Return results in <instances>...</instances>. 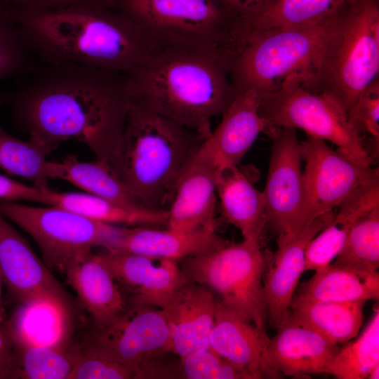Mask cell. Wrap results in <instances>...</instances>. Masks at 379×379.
Segmentation results:
<instances>
[{
	"label": "cell",
	"mask_w": 379,
	"mask_h": 379,
	"mask_svg": "<svg viewBox=\"0 0 379 379\" xmlns=\"http://www.w3.org/2000/svg\"><path fill=\"white\" fill-rule=\"evenodd\" d=\"M216 193L227 222L237 227L244 239L260 240L267 225L263 192L253 185L237 166H230L218 170Z\"/></svg>",
	"instance_id": "24"
},
{
	"label": "cell",
	"mask_w": 379,
	"mask_h": 379,
	"mask_svg": "<svg viewBox=\"0 0 379 379\" xmlns=\"http://www.w3.org/2000/svg\"><path fill=\"white\" fill-rule=\"evenodd\" d=\"M260 97L253 90L237 95L215 129L205 139L196 154L218 170L237 166L258 135L267 131L259 112Z\"/></svg>",
	"instance_id": "17"
},
{
	"label": "cell",
	"mask_w": 379,
	"mask_h": 379,
	"mask_svg": "<svg viewBox=\"0 0 379 379\" xmlns=\"http://www.w3.org/2000/svg\"><path fill=\"white\" fill-rule=\"evenodd\" d=\"M225 241L215 230L206 229L181 231L167 227L166 230L126 227L116 249L177 261L207 253Z\"/></svg>",
	"instance_id": "23"
},
{
	"label": "cell",
	"mask_w": 379,
	"mask_h": 379,
	"mask_svg": "<svg viewBox=\"0 0 379 379\" xmlns=\"http://www.w3.org/2000/svg\"><path fill=\"white\" fill-rule=\"evenodd\" d=\"M31 55L19 29L0 7V79L31 68Z\"/></svg>",
	"instance_id": "36"
},
{
	"label": "cell",
	"mask_w": 379,
	"mask_h": 379,
	"mask_svg": "<svg viewBox=\"0 0 379 379\" xmlns=\"http://www.w3.org/2000/svg\"><path fill=\"white\" fill-rule=\"evenodd\" d=\"M335 210L306 225L294 237L277 244V250L263 276V286L270 326L277 328L289 313V305L305 272V253L310 240L333 219Z\"/></svg>",
	"instance_id": "18"
},
{
	"label": "cell",
	"mask_w": 379,
	"mask_h": 379,
	"mask_svg": "<svg viewBox=\"0 0 379 379\" xmlns=\"http://www.w3.org/2000/svg\"><path fill=\"white\" fill-rule=\"evenodd\" d=\"M64 274L93 317L95 328L113 324L128 309L120 287L98 253H90Z\"/></svg>",
	"instance_id": "22"
},
{
	"label": "cell",
	"mask_w": 379,
	"mask_h": 379,
	"mask_svg": "<svg viewBox=\"0 0 379 379\" xmlns=\"http://www.w3.org/2000/svg\"><path fill=\"white\" fill-rule=\"evenodd\" d=\"M41 62L16 98L29 137L51 152L77 140L112 168L129 106L128 73Z\"/></svg>",
	"instance_id": "1"
},
{
	"label": "cell",
	"mask_w": 379,
	"mask_h": 379,
	"mask_svg": "<svg viewBox=\"0 0 379 379\" xmlns=\"http://www.w3.org/2000/svg\"><path fill=\"white\" fill-rule=\"evenodd\" d=\"M367 378L378 379L379 378V364L375 365L371 370Z\"/></svg>",
	"instance_id": "44"
},
{
	"label": "cell",
	"mask_w": 379,
	"mask_h": 379,
	"mask_svg": "<svg viewBox=\"0 0 379 379\" xmlns=\"http://www.w3.org/2000/svg\"><path fill=\"white\" fill-rule=\"evenodd\" d=\"M4 11L19 29L32 55L45 62L128 73L167 47L115 6Z\"/></svg>",
	"instance_id": "2"
},
{
	"label": "cell",
	"mask_w": 379,
	"mask_h": 379,
	"mask_svg": "<svg viewBox=\"0 0 379 379\" xmlns=\"http://www.w3.org/2000/svg\"><path fill=\"white\" fill-rule=\"evenodd\" d=\"M354 222L334 216L308 243L305 253V271H317L330 265L342 250Z\"/></svg>",
	"instance_id": "34"
},
{
	"label": "cell",
	"mask_w": 379,
	"mask_h": 379,
	"mask_svg": "<svg viewBox=\"0 0 379 379\" xmlns=\"http://www.w3.org/2000/svg\"><path fill=\"white\" fill-rule=\"evenodd\" d=\"M114 6L168 47L210 51L229 61L238 51L241 25L225 0H114Z\"/></svg>",
	"instance_id": "6"
},
{
	"label": "cell",
	"mask_w": 379,
	"mask_h": 379,
	"mask_svg": "<svg viewBox=\"0 0 379 379\" xmlns=\"http://www.w3.org/2000/svg\"><path fill=\"white\" fill-rule=\"evenodd\" d=\"M270 340L265 329L217 301L209 346L248 379L282 378L268 361Z\"/></svg>",
	"instance_id": "15"
},
{
	"label": "cell",
	"mask_w": 379,
	"mask_h": 379,
	"mask_svg": "<svg viewBox=\"0 0 379 379\" xmlns=\"http://www.w3.org/2000/svg\"><path fill=\"white\" fill-rule=\"evenodd\" d=\"M298 286L296 295L310 300L366 302L378 300L379 274L331 264Z\"/></svg>",
	"instance_id": "28"
},
{
	"label": "cell",
	"mask_w": 379,
	"mask_h": 379,
	"mask_svg": "<svg viewBox=\"0 0 379 379\" xmlns=\"http://www.w3.org/2000/svg\"><path fill=\"white\" fill-rule=\"evenodd\" d=\"M340 347L328 374L339 379L367 378L379 364V310L374 314L359 337Z\"/></svg>",
	"instance_id": "33"
},
{
	"label": "cell",
	"mask_w": 379,
	"mask_h": 379,
	"mask_svg": "<svg viewBox=\"0 0 379 379\" xmlns=\"http://www.w3.org/2000/svg\"><path fill=\"white\" fill-rule=\"evenodd\" d=\"M379 73V1L350 0L324 20L303 87L332 98L347 113Z\"/></svg>",
	"instance_id": "5"
},
{
	"label": "cell",
	"mask_w": 379,
	"mask_h": 379,
	"mask_svg": "<svg viewBox=\"0 0 379 379\" xmlns=\"http://www.w3.org/2000/svg\"><path fill=\"white\" fill-rule=\"evenodd\" d=\"M130 100L198 133L237 96L229 60L218 53L168 47L128 72Z\"/></svg>",
	"instance_id": "3"
},
{
	"label": "cell",
	"mask_w": 379,
	"mask_h": 379,
	"mask_svg": "<svg viewBox=\"0 0 379 379\" xmlns=\"http://www.w3.org/2000/svg\"><path fill=\"white\" fill-rule=\"evenodd\" d=\"M218 171L194 153L178 181L167 209V227L181 231L215 230Z\"/></svg>",
	"instance_id": "21"
},
{
	"label": "cell",
	"mask_w": 379,
	"mask_h": 379,
	"mask_svg": "<svg viewBox=\"0 0 379 379\" xmlns=\"http://www.w3.org/2000/svg\"><path fill=\"white\" fill-rule=\"evenodd\" d=\"M119 286L131 291L132 305L154 306L187 279L177 261L157 259L123 250L102 248L98 253Z\"/></svg>",
	"instance_id": "19"
},
{
	"label": "cell",
	"mask_w": 379,
	"mask_h": 379,
	"mask_svg": "<svg viewBox=\"0 0 379 379\" xmlns=\"http://www.w3.org/2000/svg\"><path fill=\"white\" fill-rule=\"evenodd\" d=\"M46 205L64 208L112 225L167 227V210L131 208L88 193L60 192L48 187Z\"/></svg>",
	"instance_id": "27"
},
{
	"label": "cell",
	"mask_w": 379,
	"mask_h": 379,
	"mask_svg": "<svg viewBox=\"0 0 379 379\" xmlns=\"http://www.w3.org/2000/svg\"><path fill=\"white\" fill-rule=\"evenodd\" d=\"M46 173L49 179L66 180L86 193L131 208H148L107 164L98 160L81 161L76 156L69 154L60 161H48Z\"/></svg>",
	"instance_id": "26"
},
{
	"label": "cell",
	"mask_w": 379,
	"mask_h": 379,
	"mask_svg": "<svg viewBox=\"0 0 379 379\" xmlns=\"http://www.w3.org/2000/svg\"><path fill=\"white\" fill-rule=\"evenodd\" d=\"M271 137L273 142L262 192L266 202L267 224L277 232L278 244L300 232L303 201L302 155L295 128L275 129Z\"/></svg>",
	"instance_id": "13"
},
{
	"label": "cell",
	"mask_w": 379,
	"mask_h": 379,
	"mask_svg": "<svg viewBox=\"0 0 379 379\" xmlns=\"http://www.w3.org/2000/svg\"><path fill=\"white\" fill-rule=\"evenodd\" d=\"M2 277L0 272V321H3L5 320L6 317V311L5 307L4 305L3 298H2V291H1V286H2Z\"/></svg>",
	"instance_id": "43"
},
{
	"label": "cell",
	"mask_w": 379,
	"mask_h": 379,
	"mask_svg": "<svg viewBox=\"0 0 379 379\" xmlns=\"http://www.w3.org/2000/svg\"><path fill=\"white\" fill-rule=\"evenodd\" d=\"M28 185L0 174V200L30 201L46 204V190Z\"/></svg>",
	"instance_id": "41"
},
{
	"label": "cell",
	"mask_w": 379,
	"mask_h": 379,
	"mask_svg": "<svg viewBox=\"0 0 379 379\" xmlns=\"http://www.w3.org/2000/svg\"><path fill=\"white\" fill-rule=\"evenodd\" d=\"M334 266L374 273L379 267V207L375 208L351 227Z\"/></svg>",
	"instance_id": "32"
},
{
	"label": "cell",
	"mask_w": 379,
	"mask_h": 379,
	"mask_svg": "<svg viewBox=\"0 0 379 379\" xmlns=\"http://www.w3.org/2000/svg\"><path fill=\"white\" fill-rule=\"evenodd\" d=\"M0 200V213L29 234L51 271L62 273L93 248L116 249L126 227L103 223L56 206Z\"/></svg>",
	"instance_id": "9"
},
{
	"label": "cell",
	"mask_w": 379,
	"mask_h": 379,
	"mask_svg": "<svg viewBox=\"0 0 379 379\" xmlns=\"http://www.w3.org/2000/svg\"><path fill=\"white\" fill-rule=\"evenodd\" d=\"M347 117L351 127L361 139L364 135L368 138L371 148L373 149V152L375 155L379 146L378 79L361 93L347 112Z\"/></svg>",
	"instance_id": "37"
},
{
	"label": "cell",
	"mask_w": 379,
	"mask_h": 379,
	"mask_svg": "<svg viewBox=\"0 0 379 379\" xmlns=\"http://www.w3.org/2000/svg\"><path fill=\"white\" fill-rule=\"evenodd\" d=\"M259 97V112L270 135L280 128H300L308 136L335 145L354 161L371 166L372 158L350 125L347 113L328 95L303 87L298 74H292L277 90Z\"/></svg>",
	"instance_id": "10"
},
{
	"label": "cell",
	"mask_w": 379,
	"mask_h": 379,
	"mask_svg": "<svg viewBox=\"0 0 379 379\" xmlns=\"http://www.w3.org/2000/svg\"><path fill=\"white\" fill-rule=\"evenodd\" d=\"M4 8L45 11L81 6H109L112 0H0Z\"/></svg>",
	"instance_id": "39"
},
{
	"label": "cell",
	"mask_w": 379,
	"mask_h": 379,
	"mask_svg": "<svg viewBox=\"0 0 379 379\" xmlns=\"http://www.w3.org/2000/svg\"><path fill=\"white\" fill-rule=\"evenodd\" d=\"M276 0H225L230 9L239 20L243 35L248 21L269 8Z\"/></svg>",
	"instance_id": "42"
},
{
	"label": "cell",
	"mask_w": 379,
	"mask_h": 379,
	"mask_svg": "<svg viewBox=\"0 0 379 379\" xmlns=\"http://www.w3.org/2000/svg\"><path fill=\"white\" fill-rule=\"evenodd\" d=\"M133 371L128 366L96 351L79 347L69 379H129Z\"/></svg>",
	"instance_id": "38"
},
{
	"label": "cell",
	"mask_w": 379,
	"mask_h": 379,
	"mask_svg": "<svg viewBox=\"0 0 379 379\" xmlns=\"http://www.w3.org/2000/svg\"><path fill=\"white\" fill-rule=\"evenodd\" d=\"M324 19L304 25L258 31L248 36L229 65L236 94L248 90L259 95L271 93L294 73L302 79L317 54Z\"/></svg>",
	"instance_id": "7"
},
{
	"label": "cell",
	"mask_w": 379,
	"mask_h": 379,
	"mask_svg": "<svg viewBox=\"0 0 379 379\" xmlns=\"http://www.w3.org/2000/svg\"><path fill=\"white\" fill-rule=\"evenodd\" d=\"M50 152L36 140H20L0 127V168L8 173L27 179L39 187H48L46 158Z\"/></svg>",
	"instance_id": "31"
},
{
	"label": "cell",
	"mask_w": 379,
	"mask_h": 379,
	"mask_svg": "<svg viewBox=\"0 0 379 379\" xmlns=\"http://www.w3.org/2000/svg\"><path fill=\"white\" fill-rule=\"evenodd\" d=\"M265 269L259 240L244 239L225 241L207 253L183 259L181 271L187 279L211 291L218 302L265 329Z\"/></svg>",
	"instance_id": "8"
},
{
	"label": "cell",
	"mask_w": 379,
	"mask_h": 379,
	"mask_svg": "<svg viewBox=\"0 0 379 379\" xmlns=\"http://www.w3.org/2000/svg\"><path fill=\"white\" fill-rule=\"evenodd\" d=\"M79 350L61 343L37 345L18 340L13 378L69 379Z\"/></svg>",
	"instance_id": "29"
},
{
	"label": "cell",
	"mask_w": 379,
	"mask_h": 379,
	"mask_svg": "<svg viewBox=\"0 0 379 379\" xmlns=\"http://www.w3.org/2000/svg\"><path fill=\"white\" fill-rule=\"evenodd\" d=\"M18 347V338L11 321H0V379L13 378Z\"/></svg>",
	"instance_id": "40"
},
{
	"label": "cell",
	"mask_w": 379,
	"mask_h": 379,
	"mask_svg": "<svg viewBox=\"0 0 379 379\" xmlns=\"http://www.w3.org/2000/svg\"><path fill=\"white\" fill-rule=\"evenodd\" d=\"M267 346L271 366L282 375L328 374L340 347L297 324L288 313Z\"/></svg>",
	"instance_id": "20"
},
{
	"label": "cell",
	"mask_w": 379,
	"mask_h": 379,
	"mask_svg": "<svg viewBox=\"0 0 379 379\" xmlns=\"http://www.w3.org/2000/svg\"><path fill=\"white\" fill-rule=\"evenodd\" d=\"M301 147L305 166L300 231L334 211L356 188L378 175V169L331 148L321 139L308 136L301 142Z\"/></svg>",
	"instance_id": "12"
},
{
	"label": "cell",
	"mask_w": 379,
	"mask_h": 379,
	"mask_svg": "<svg viewBox=\"0 0 379 379\" xmlns=\"http://www.w3.org/2000/svg\"><path fill=\"white\" fill-rule=\"evenodd\" d=\"M347 1L350 0H276L247 22L244 29L245 39L258 31L319 22Z\"/></svg>",
	"instance_id": "30"
},
{
	"label": "cell",
	"mask_w": 379,
	"mask_h": 379,
	"mask_svg": "<svg viewBox=\"0 0 379 379\" xmlns=\"http://www.w3.org/2000/svg\"><path fill=\"white\" fill-rule=\"evenodd\" d=\"M180 358V368L185 378L248 379L246 373L210 347L196 350Z\"/></svg>",
	"instance_id": "35"
},
{
	"label": "cell",
	"mask_w": 379,
	"mask_h": 379,
	"mask_svg": "<svg viewBox=\"0 0 379 379\" xmlns=\"http://www.w3.org/2000/svg\"><path fill=\"white\" fill-rule=\"evenodd\" d=\"M151 307L132 305L113 324L95 328L85 347L128 366L134 378H149L159 356L173 352L166 317Z\"/></svg>",
	"instance_id": "11"
},
{
	"label": "cell",
	"mask_w": 379,
	"mask_h": 379,
	"mask_svg": "<svg viewBox=\"0 0 379 379\" xmlns=\"http://www.w3.org/2000/svg\"><path fill=\"white\" fill-rule=\"evenodd\" d=\"M366 302L314 300L294 295L289 314L299 325L339 345L358 335Z\"/></svg>",
	"instance_id": "25"
},
{
	"label": "cell",
	"mask_w": 379,
	"mask_h": 379,
	"mask_svg": "<svg viewBox=\"0 0 379 379\" xmlns=\"http://www.w3.org/2000/svg\"><path fill=\"white\" fill-rule=\"evenodd\" d=\"M216 305L211 291L188 279L156 303L168 324L173 353L181 357L210 347Z\"/></svg>",
	"instance_id": "16"
},
{
	"label": "cell",
	"mask_w": 379,
	"mask_h": 379,
	"mask_svg": "<svg viewBox=\"0 0 379 379\" xmlns=\"http://www.w3.org/2000/svg\"><path fill=\"white\" fill-rule=\"evenodd\" d=\"M204 140L130 100L112 169L147 207L167 210L179 178Z\"/></svg>",
	"instance_id": "4"
},
{
	"label": "cell",
	"mask_w": 379,
	"mask_h": 379,
	"mask_svg": "<svg viewBox=\"0 0 379 379\" xmlns=\"http://www.w3.org/2000/svg\"><path fill=\"white\" fill-rule=\"evenodd\" d=\"M0 272L3 283L19 303L51 305L69 317L72 309L69 295L1 213Z\"/></svg>",
	"instance_id": "14"
}]
</instances>
